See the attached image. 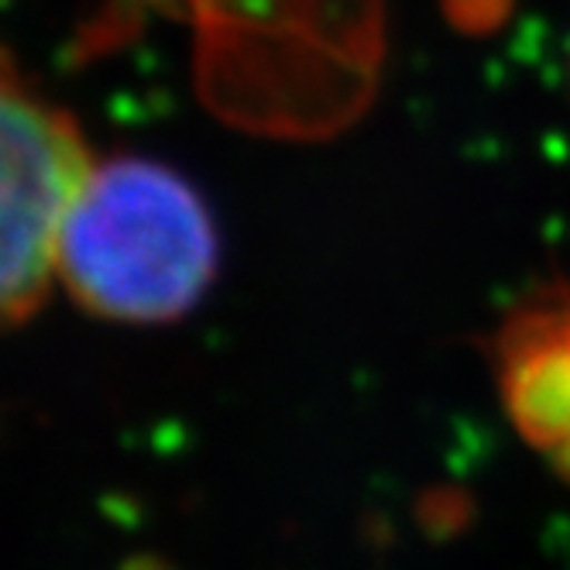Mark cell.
<instances>
[{
  "label": "cell",
  "mask_w": 570,
  "mask_h": 570,
  "mask_svg": "<svg viewBox=\"0 0 570 570\" xmlns=\"http://www.w3.org/2000/svg\"><path fill=\"white\" fill-rule=\"evenodd\" d=\"M220 237L199 189L155 158L90 169L59 230L56 272L90 313L125 323L186 316L217 278Z\"/></svg>",
  "instance_id": "obj_1"
},
{
  "label": "cell",
  "mask_w": 570,
  "mask_h": 570,
  "mask_svg": "<svg viewBox=\"0 0 570 570\" xmlns=\"http://www.w3.org/2000/svg\"><path fill=\"white\" fill-rule=\"evenodd\" d=\"M484 351L515 433L570 478V278L525 293Z\"/></svg>",
  "instance_id": "obj_3"
},
{
  "label": "cell",
  "mask_w": 570,
  "mask_h": 570,
  "mask_svg": "<svg viewBox=\"0 0 570 570\" xmlns=\"http://www.w3.org/2000/svg\"><path fill=\"white\" fill-rule=\"evenodd\" d=\"M90 169L72 120L0 69V323L42 299L62 220Z\"/></svg>",
  "instance_id": "obj_2"
}]
</instances>
